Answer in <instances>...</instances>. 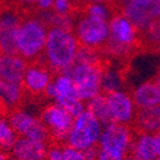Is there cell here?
<instances>
[{
    "mask_svg": "<svg viewBox=\"0 0 160 160\" xmlns=\"http://www.w3.org/2000/svg\"><path fill=\"white\" fill-rule=\"evenodd\" d=\"M81 48L73 30L49 27L41 60L55 73L67 72L76 63Z\"/></svg>",
    "mask_w": 160,
    "mask_h": 160,
    "instance_id": "1",
    "label": "cell"
},
{
    "mask_svg": "<svg viewBox=\"0 0 160 160\" xmlns=\"http://www.w3.org/2000/svg\"><path fill=\"white\" fill-rule=\"evenodd\" d=\"M133 122L140 132L158 133L160 129V105L137 109Z\"/></svg>",
    "mask_w": 160,
    "mask_h": 160,
    "instance_id": "19",
    "label": "cell"
},
{
    "mask_svg": "<svg viewBox=\"0 0 160 160\" xmlns=\"http://www.w3.org/2000/svg\"><path fill=\"white\" fill-rule=\"evenodd\" d=\"M76 86L79 99L87 102L101 94V73L102 67L100 64H87L76 62L67 71Z\"/></svg>",
    "mask_w": 160,
    "mask_h": 160,
    "instance_id": "6",
    "label": "cell"
},
{
    "mask_svg": "<svg viewBox=\"0 0 160 160\" xmlns=\"http://www.w3.org/2000/svg\"><path fill=\"white\" fill-rule=\"evenodd\" d=\"M51 72L52 71L45 64H28L22 79V86L24 91H27L31 95L45 94L48 86L51 83L52 78H54Z\"/></svg>",
    "mask_w": 160,
    "mask_h": 160,
    "instance_id": "14",
    "label": "cell"
},
{
    "mask_svg": "<svg viewBox=\"0 0 160 160\" xmlns=\"http://www.w3.org/2000/svg\"><path fill=\"white\" fill-rule=\"evenodd\" d=\"M155 2H160V0H155Z\"/></svg>",
    "mask_w": 160,
    "mask_h": 160,
    "instance_id": "43",
    "label": "cell"
},
{
    "mask_svg": "<svg viewBox=\"0 0 160 160\" xmlns=\"http://www.w3.org/2000/svg\"><path fill=\"white\" fill-rule=\"evenodd\" d=\"M8 117L18 136L48 142L50 135L40 115L27 109H13Z\"/></svg>",
    "mask_w": 160,
    "mask_h": 160,
    "instance_id": "10",
    "label": "cell"
},
{
    "mask_svg": "<svg viewBox=\"0 0 160 160\" xmlns=\"http://www.w3.org/2000/svg\"><path fill=\"white\" fill-rule=\"evenodd\" d=\"M17 138L18 135L13 128L9 117L0 113V149L9 151L17 141Z\"/></svg>",
    "mask_w": 160,
    "mask_h": 160,
    "instance_id": "23",
    "label": "cell"
},
{
    "mask_svg": "<svg viewBox=\"0 0 160 160\" xmlns=\"http://www.w3.org/2000/svg\"><path fill=\"white\" fill-rule=\"evenodd\" d=\"M63 150H64V146L60 145L59 142L48 145V150H46L45 160H62Z\"/></svg>",
    "mask_w": 160,
    "mask_h": 160,
    "instance_id": "29",
    "label": "cell"
},
{
    "mask_svg": "<svg viewBox=\"0 0 160 160\" xmlns=\"http://www.w3.org/2000/svg\"><path fill=\"white\" fill-rule=\"evenodd\" d=\"M118 3L121 5L122 14L141 32L155 19L152 12L155 0H118Z\"/></svg>",
    "mask_w": 160,
    "mask_h": 160,
    "instance_id": "13",
    "label": "cell"
},
{
    "mask_svg": "<svg viewBox=\"0 0 160 160\" xmlns=\"http://www.w3.org/2000/svg\"><path fill=\"white\" fill-rule=\"evenodd\" d=\"M40 118L52 140H55V142H65L74 122V117L68 110L55 102H51L41 110Z\"/></svg>",
    "mask_w": 160,
    "mask_h": 160,
    "instance_id": "9",
    "label": "cell"
},
{
    "mask_svg": "<svg viewBox=\"0 0 160 160\" xmlns=\"http://www.w3.org/2000/svg\"><path fill=\"white\" fill-rule=\"evenodd\" d=\"M62 160H87V156H86V151L78 150V149L72 148V146L65 143Z\"/></svg>",
    "mask_w": 160,
    "mask_h": 160,
    "instance_id": "28",
    "label": "cell"
},
{
    "mask_svg": "<svg viewBox=\"0 0 160 160\" xmlns=\"http://www.w3.org/2000/svg\"><path fill=\"white\" fill-rule=\"evenodd\" d=\"M27 65V60L18 54L0 52V79L22 83Z\"/></svg>",
    "mask_w": 160,
    "mask_h": 160,
    "instance_id": "16",
    "label": "cell"
},
{
    "mask_svg": "<svg viewBox=\"0 0 160 160\" xmlns=\"http://www.w3.org/2000/svg\"><path fill=\"white\" fill-rule=\"evenodd\" d=\"M133 137V132L128 124L112 122L104 126L98 143V150L113 156L128 159Z\"/></svg>",
    "mask_w": 160,
    "mask_h": 160,
    "instance_id": "7",
    "label": "cell"
},
{
    "mask_svg": "<svg viewBox=\"0 0 160 160\" xmlns=\"http://www.w3.org/2000/svg\"><path fill=\"white\" fill-rule=\"evenodd\" d=\"M18 13L5 8L0 10V52L2 54H17V33L21 24Z\"/></svg>",
    "mask_w": 160,
    "mask_h": 160,
    "instance_id": "12",
    "label": "cell"
},
{
    "mask_svg": "<svg viewBox=\"0 0 160 160\" xmlns=\"http://www.w3.org/2000/svg\"><path fill=\"white\" fill-rule=\"evenodd\" d=\"M8 160H16V159H13V158H8Z\"/></svg>",
    "mask_w": 160,
    "mask_h": 160,
    "instance_id": "40",
    "label": "cell"
},
{
    "mask_svg": "<svg viewBox=\"0 0 160 160\" xmlns=\"http://www.w3.org/2000/svg\"><path fill=\"white\" fill-rule=\"evenodd\" d=\"M0 160H8V154L3 149H0Z\"/></svg>",
    "mask_w": 160,
    "mask_h": 160,
    "instance_id": "36",
    "label": "cell"
},
{
    "mask_svg": "<svg viewBox=\"0 0 160 160\" xmlns=\"http://www.w3.org/2000/svg\"><path fill=\"white\" fill-rule=\"evenodd\" d=\"M158 50H159V54H160V48H158Z\"/></svg>",
    "mask_w": 160,
    "mask_h": 160,
    "instance_id": "41",
    "label": "cell"
},
{
    "mask_svg": "<svg viewBox=\"0 0 160 160\" xmlns=\"http://www.w3.org/2000/svg\"><path fill=\"white\" fill-rule=\"evenodd\" d=\"M156 158L155 133L140 132L133 137L128 160H155Z\"/></svg>",
    "mask_w": 160,
    "mask_h": 160,
    "instance_id": "17",
    "label": "cell"
},
{
    "mask_svg": "<svg viewBox=\"0 0 160 160\" xmlns=\"http://www.w3.org/2000/svg\"><path fill=\"white\" fill-rule=\"evenodd\" d=\"M123 76L115 67L102 68L101 73V91L104 94H109L113 91H118L123 88Z\"/></svg>",
    "mask_w": 160,
    "mask_h": 160,
    "instance_id": "22",
    "label": "cell"
},
{
    "mask_svg": "<svg viewBox=\"0 0 160 160\" xmlns=\"http://www.w3.org/2000/svg\"><path fill=\"white\" fill-rule=\"evenodd\" d=\"M86 108H87V110H90L94 114L104 126L113 122L110 110H109V105H108V100H106V95L104 92L99 94L94 99L88 100L86 102Z\"/></svg>",
    "mask_w": 160,
    "mask_h": 160,
    "instance_id": "21",
    "label": "cell"
},
{
    "mask_svg": "<svg viewBox=\"0 0 160 160\" xmlns=\"http://www.w3.org/2000/svg\"><path fill=\"white\" fill-rule=\"evenodd\" d=\"M143 38L149 45L160 48V19H154L143 31Z\"/></svg>",
    "mask_w": 160,
    "mask_h": 160,
    "instance_id": "27",
    "label": "cell"
},
{
    "mask_svg": "<svg viewBox=\"0 0 160 160\" xmlns=\"http://www.w3.org/2000/svg\"><path fill=\"white\" fill-rule=\"evenodd\" d=\"M46 150L48 142L18 136L9 152L16 160H45Z\"/></svg>",
    "mask_w": 160,
    "mask_h": 160,
    "instance_id": "15",
    "label": "cell"
},
{
    "mask_svg": "<svg viewBox=\"0 0 160 160\" xmlns=\"http://www.w3.org/2000/svg\"><path fill=\"white\" fill-rule=\"evenodd\" d=\"M49 26L40 16H30L21 21L17 33V54L27 62L41 59Z\"/></svg>",
    "mask_w": 160,
    "mask_h": 160,
    "instance_id": "2",
    "label": "cell"
},
{
    "mask_svg": "<svg viewBox=\"0 0 160 160\" xmlns=\"http://www.w3.org/2000/svg\"><path fill=\"white\" fill-rule=\"evenodd\" d=\"M73 32L81 46L101 49L109 37V22L92 18L83 13L76 18Z\"/></svg>",
    "mask_w": 160,
    "mask_h": 160,
    "instance_id": "8",
    "label": "cell"
},
{
    "mask_svg": "<svg viewBox=\"0 0 160 160\" xmlns=\"http://www.w3.org/2000/svg\"><path fill=\"white\" fill-rule=\"evenodd\" d=\"M44 95L52 100V102L65 108L74 118L87 109L86 102L79 99L77 94L72 77L67 72L57 73Z\"/></svg>",
    "mask_w": 160,
    "mask_h": 160,
    "instance_id": "5",
    "label": "cell"
},
{
    "mask_svg": "<svg viewBox=\"0 0 160 160\" xmlns=\"http://www.w3.org/2000/svg\"><path fill=\"white\" fill-rule=\"evenodd\" d=\"M138 28L124 14H115L109 21V37L104 50L113 58L128 57L138 41Z\"/></svg>",
    "mask_w": 160,
    "mask_h": 160,
    "instance_id": "3",
    "label": "cell"
},
{
    "mask_svg": "<svg viewBox=\"0 0 160 160\" xmlns=\"http://www.w3.org/2000/svg\"><path fill=\"white\" fill-rule=\"evenodd\" d=\"M40 17L42 21L49 26V27H59V28H67L73 30V26L76 22V18L73 14H58L55 12H40Z\"/></svg>",
    "mask_w": 160,
    "mask_h": 160,
    "instance_id": "24",
    "label": "cell"
},
{
    "mask_svg": "<svg viewBox=\"0 0 160 160\" xmlns=\"http://www.w3.org/2000/svg\"><path fill=\"white\" fill-rule=\"evenodd\" d=\"M154 81L156 82V85L159 86V88H160V69L158 71V73H156V76H155V79Z\"/></svg>",
    "mask_w": 160,
    "mask_h": 160,
    "instance_id": "37",
    "label": "cell"
},
{
    "mask_svg": "<svg viewBox=\"0 0 160 160\" xmlns=\"http://www.w3.org/2000/svg\"><path fill=\"white\" fill-rule=\"evenodd\" d=\"M76 62H78V63H87V64H100L101 54H100L99 49L81 46V48H79V50H78Z\"/></svg>",
    "mask_w": 160,
    "mask_h": 160,
    "instance_id": "26",
    "label": "cell"
},
{
    "mask_svg": "<svg viewBox=\"0 0 160 160\" xmlns=\"http://www.w3.org/2000/svg\"><path fill=\"white\" fill-rule=\"evenodd\" d=\"M77 2H79V3H85V2H90V0H77Z\"/></svg>",
    "mask_w": 160,
    "mask_h": 160,
    "instance_id": "39",
    "label": "cell"
},
{
    "mask_svg": "<svg viewBox=\"0 0 160 160\" xmlns=\"http://www.w3.org/2000/svg\"><path fill=\"white\" fill-rule=\"evenodd\" d=\"M16 3H18L19 5H24V7H30V5H35L36 0H14Z\"/></svg>",
    "mask_w": 160,
    "mask_h": 160,
    "instance_id": "35",
    "label": "cell"
},
{
    "mask_svg": "<svg viewBox=\"0 0 160 160\" xmlns=\"http://www.w3.org/2000/svg\"><path fill=\"white\" fill-rule=\"evenodd\" d=\"M104 124L90 110H85L74 118L73 126L67 136L65 143L78 150L96 149Z\"/></svg>",
    "mask_w": 160,
    "mask_h": 160,
    "instance_id": "4",
    "label": "cell"
},
{
    "mask_svg": "<svg viewBox=\"0 0 160 160\" xmlns=\"http://www.w3.org/2000/svg\"><path fill=\"white\" fill-rule=\"evenodd\" d=\"M155 160H160V158H156V159H155Z\"/></svg>",
    "mask_w": 160,
    "mask_h": 160,
    "instance_id": "42",
    "label": "cell"
},
{
    "mask_svg": "<svg viewBox=\"0 0 160 160\" xmlns=\"http://www.w3.org/2000/svg\"><path fill=\"white\" fill-rule=\"evenodd\" d=\"M159 133H160V129H159Z\"/></svg>",
    "mask_w": 160,
    "mask_h": 160,
    "instance_id": "44",
    "label": "cell"
},
{
    "mask_svg": "<svg viewBox=\"0 0 160 160\" xmlns=\"http://www.w3.org/2000/svg\"><path fill=\"white\" fill-rule=\"evenodd\" d=\"M73 10V2L72 0H55L52 12L58 14H72Z\"/></svg>",
    "mask_w": 160,
    "mask_h": 160,
    "instance_id": "30",
    "label": "cell"
},
{
    "mask_svg": "<svg viewBox=\"0 0 160 160\" xmlns=\"http://www.w3.org/2000/svg\"><path fill=\"white\" fill-rule=\"evenodd\" d=\"M152 12H154V17H155V19H160V2H155Z\"/></svg>",
    "mask_w": 160,
    "mask_h": 160,
    "instance_id": "34",
    "label": "cell"
},
{
    "mask_svg": "<svg viewBox=\"0 0 160 160\" xmlns=\"http://www.w3.org/2000/svg\"><path fill=\"white\" fill-rule=\"evenodd\" d=\"M85 13L92 18L105 22H109L110 18L113 17L112 9L108 3H88V5L85 8Z\"/></svg>",
    "mask_w": 160,
    "mask_h": 160,
    "instance_id": "25",
    "label": "cell"
},
{
    "mask_svg": "<svg viewBox=\"0 0 160 160\" xmlns=\"http://www.w3.org/2000/svg\"><path fill=\"white\" fill-rule=\"evenodd\" d=\"M155 150L158 158H160V133H155Z\"/></svg>",
    "mask_w": 160,
    "mask_h": 160,
    "instance_id": "33",
    "label": "cell"
},
{
    "mask_svg": "<svg viewBox=\"0 0 160 160\" xmlns=\"http://www.w3.org/2000/svg\"><path fill=\"white\" fill-rule=\"evenodd\" d=\"M54 2L55 0H36L35 5L38 9V12H50L54 7Z\"/></svg>",
    "mask_w": 160,
    "mask_h": 160,
    "instance_id": "31",
    "label": "cell"
},
{
    "mask_svg": "<svg viewBox=\"0 0 160 160\" xmlns=\"http://www.w3.org/2000/svg\"><path fill=\"white\" fill-rule=\"evenodd\" d=\"M132 98L137 109L158 106L160 105V88L155 81L146 79L136 85L132 91Z\"/></svg>",
    "mask_w": 160,
    "mask_h": 160,
    "instance_id": "18",
    "label": "cell"
},
{
    "mask_svg": "<svg viewBox=\"0 0 160 160\" xmlns=\"http://www.w3.org/2000/svg\"><path fill=\"white\" fill-rule=\"evenodd\" d=\"M106 95L109 110L113 122L129 124L135 121V117L137 113V106L133 101L132 94H129L126 90H118L109 92Z\"/></svg>",
    "mask_w": 160,
    "mask_h": 160,
    "instance_id": "11",
    "label": "cell"
},
{
    "mask_svg": "<svg viewBox=\"0 0 160 160\" xmlns=\"http://www.w3.org/2000/svg\"><path fill=\"white\" fill-rule=\"evenodd\" d=\"M98 160H128V159L113 156V155H110V154H106V152H104V151L98 150Z\"/></svg>",
    "mask_w": 160,
    "mask_h": 160,
    "instance_id": "32",
    "label": "cell"
},
{
    "mask_svg": "<svg viewBox=\"0 0 160 160\" xmlns=\"http://www.w3.org/2000/svg\"><path fill=\"white\" fill-rule=\"evenodd\" d=\"M88 3H106V0H90Z\"/></svg>",
    "mask_w": 160,
    "mask_h": 160,
    "instance_id": "38",
    "label": "cell"
},
{
    "mask_svg": "<svg viewBox=\"0 0 160 160\" xmlns=\"http://www.w3.org/2000/svg\"><path fill=\"white\" fill-rule=\"evenodd\" d=\"M23 91L22 83L0 79V106L16 109L23 99Z\"/></svg>",
    "mask_w": 160,
    "mask_h": 160,
    "instance_id": "20",
    "label": "cell"
}]
</instances>
